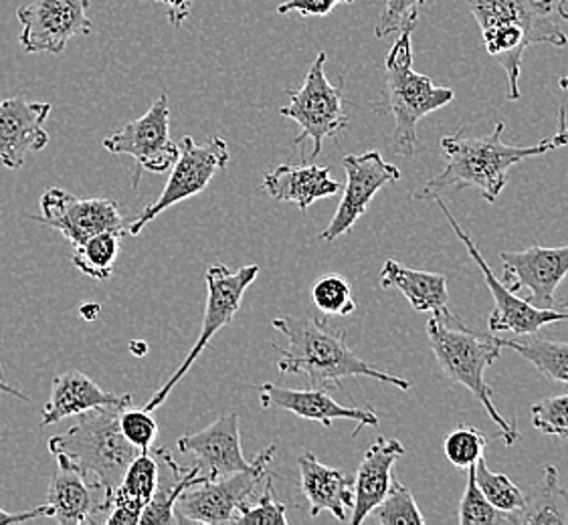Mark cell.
<instances>
[{
  "label": "cell",
  "mask_w": 568,
  "mask_h": 525,
  "mask_svg": "<svg viewBox=\"0 0 568 525\" xmlns=\"http://www.w3.org/2000/svg\"><path fill=\"white\" fill-rule=\"evenodd\" d=\"M272 326L287 338L277 370L304 374L310 389H338L344 378H373L400 390H409L407 378L393 377L354 354L344 330H329L318 318L280 316Z\"/></svg>",
  "instance_id": "obj_1"
},
{
  "label": "cell",
  "mask_w": 568,
  "mask_h": 525,
  "mask_svg": "<svg viewBox=\"0 0 568 525\" xmlns=\"http://www.w3.org/2000/svg\"><path fill=\"white\" fill-rule=\"evenodd\" d=\"M504 130L506 124L498 122L488 136L467 137L464 130L455 132L454 136H444L445 168L420 186L413 198L432 200L444 191L454 195L464 188H478L486 203H496L508 183V172L514 164L557 150L550 137H545L536 146H510L501 140Z\"/></svg>",
  "instance_id": "obj_2"
},
{
  "label": "cell",
  "mask_w": 568,
  "mask_h": 525,
  "mask_svg": "<svg viewBox=\"0 0 568 525\" xmlns=\"http://www.w3.org/2000/svg\"><path fill=\"white\" fill-rule=\"evenodd\" d=\"M484 47L508 75V100L520 97V69L530 45L567 47L555 21V0H469Z\"/></svg>",
  "instance_id": "obj_3"
},
{
  "label": "cell",
  "mask_w": 568,
  "mask_h": 525,
  "mask_svg": "<svg viewBox=\"0 0 568 525\" xmlns=\"http://www.w3.org/2000/svg\"><path fill=\"white\" fill-rule=\"evenodd\" d=\"M132 404H108L78 414L68 433L49 439V451L59 463L95 477L110 493L124 477L125 469L142 453L120 426V412Z\"/></svg>",
  "instance_id": "obj_4"
},
{
  "label": "cell",
  "mask_w": 568,
  "mask_h": 525,
  "mask_svg": "<svg viewBox=\"0 0 568 525\" xmlns=\"http://www.w3.org/2000/svg\"><path fill=\"white\" fill-rule=\"evenodd\" d=\"M427 338L439 368L479 400L489 419L500 429L504 445H516L523 434L516 429V424L501 416L486 382V370L501 356V346L496 340V333L469 330L464 321L447 326L444 321L432 318L427 323Z\"/></svg>",
  "instance_id": "obj_5"
},
{
  "label": "cell",
  "mask_w": 568,
  "mask_h": 525,
  "mask_svg": "<svg viewBox=\"0 0 568 525\" xmlns=\"http://www.w3.org/2000/svg\"><path fill=\"white\" fill-rule=\"evenodd\" d=\"M415 29L398 33L395 45L385 59L387 68V112L395 120L393 142L398 154L413 158L417 146V126L425 115L442 110L455 100L452 87H439L432 78L413 69L410 34Z\"/></svg>",
  "instance_id": "obj_6"
},
{
  "label": "cell",
  "mask_w": 568,
  "mask_h": 525,
  "mask_svg": "<svg viewBox=\"0 0 568 525\" xmlns=\"http://www.w3.org/2000/svg\"><path fill=\"white\" fill-rule=\"evenodd\" d=\"M257 275H260V265H245V267H241L237 271H229L225 262H211L206 267L205 320H203V328H201V333H199V340L189 350V354L184 358L181 368L144 404L146 411L154 412L159 409L160 404H164V400L171 397L172 389L193 368L196 358L205 352L206 346L215 338L216 331L223 330L225 326L235 320V316L240 313L243 297L247 294V289L253 286V281L257 279Z\"/></svg>",
  "instance_id": "obj_7"
},
{
  "label": "cell",
  "mask_w": 568,
  "mask_h": 525,
  "mask_svg": "<svg viewBox=\"0 0 568 525\" xmlns=\"http://www.w3.org/2000/svg\"><path fill=\"white\" fill-rule=\"evenodd\" d=\"M326 59L328 55L320 51L312 68L307 69L302 87L290 92V103L280 110V114L294 120L300 126V134L294 140L296 146H304L306 140L314 142L310 162L318 158L324 140L341 136L351 122L341 85H332L324 73Z\"/></svg>",
  "instance_id": "obj_8"
},
{
  "label": "cell",
  "mask_w": 568,
  "mask_h": 525,
  "mask_svg": "<svg viewBox=\"0 0 568 525\" xmlns=\"http://www.w3.org/2000/svg\"><path fill=\"white\" fill-rule=\"evenodd\" d=\"M277 446L270 445L263 449L257 457L253 459V467L235 473L231 477L219 481H203L199 485L189 487L176 502L174 512L176 524L196 522V524L221 525L233 524L245 503L253 502L260 483L272 475L267 467L272 463Z\"/></svg>",
  "instance_id": "obj_9"
},
{
  "label": "cell",
  "mask_w": 568,
  "mask_h": 525,
  "mask_svg": "<svg viewBox=\"0 0 568 525\" xmlns=\"http://www.w3.org/2000/svg\"><path fill=\"white\" fill-rule=\"evenodd\" d=\"M229 161H231V154H229L227 142L223 137H209L205 144H196L191 136L184 137L179 146V156L172 164L171 178L164 186L162 195L154 203H150L134 218V223L128 225V235L136 237L166 208L179 205L186 198L201 195L216 174L227 168Z\"/></svg>",
  "instance_id": "obj_10"
},
{
  "label": "cell",
  "mask_w": 568,
  "mask_h": 525,
  "mask_svg": "<svg viewBox=\"0 0 568 525\" xmlns=\"http://www.w3.org/2000/svg\"><path fill=\"white\" fill-rule=\"evenodd\" d=\"M103 148L115 156L124 154L136 161L138 171L132 181L134 188L140 184L142 171L156 174L171 171L179 156V146L171 137L169 95L162 93L159 100L150 105L146 114L105 137Z\"/></svg>",
  "instance_id": "obj_11"
},
{
  "label": "cell",
  "mask_w": 568,
  "mask_h": 525,
  "mask_svg": "<svg viewBox=\"0 0 568 525\" xmlns=\"http://www.w3.org/2000/svg\"><path fill=\"white\" fill-rule=\"evenodd\" d=\"M432 200H435L437 206L442 208V213L447 218V223L452 225V229L455 230L457 239L466 245L469 257L478 265L479 271H481L484 279H486V286L491 291L494 309L489 313L488 321L491 333L511 331V333H518V336H526V333H536L542 326H548V323L568 321V311H565V309L535 308L528 299H520V297L506 287V284H501L500 279L491 271L488 261L481 257L478 245L469 237V233L457 223V218L449 210V206L445 205L444 196H433Z\"/></svg>",
  "instance_id": "obj_12"
},
{
  "label": "cell",
  "mask_w": 568,
  "mask_h": 525,
  "mask_svg": "<svg viewBox=\"0 0 568 525\" xmlns=\"http://www.w3.org/2000/svg\"><path fill=\"white\" fill-rule=\"evenodd\" d=\"M41 215L29 218L59 230L75 247L100 233H128V223L114 198H78L53 186L41 196Z\"/></svg>",
  "instance_id": "obj_13"
},
{
  "label": "cell",
  "mask_w": 568,
  "mask_h": 525,
  "mask_svg": "<svg viewBox=\"0 0 568 525\" xmlns=\"http://www.w3.org/2000/svg\"><path fill=\"white\" fill-rule=\"evenodd\" d=\"M90 0H33L17 11L21 23L19 43L24 53L61 55L69 41L90 34Z\"/></svg>",
  "instance_id": "obj_14"
},
{
  "label": "cell",
  "mask_w": 568,
  "mask_h": 525,
  "mask_svg": "<svg viewBox=\"0 0 568 525\" xmlns=\"http://www.w3.org/2000/svg\"><path fill=\"white\" fill-rule=\"evenodd\" d=\"M346 171V186L341 205L336 208L328 227L320 233V240H336L351 233L356 220L363 217L376 193L385 186L400 181V171L395 164H388L378 150L366 154H348L342 158Z\"/></svg>",
  "instance_id": "obj_15"
},
{
  "label": "cell",
  "mask_w": 568,
  "mask_h": 525,
  "mask_svg": "<svg viewBox=\"0 0 568 525\" xmlns=\"http://www.w3.org/2000/svg\"><path fill=\"white\" fill-rule=\"evenodd\" d=\"M506 267L504 281L510 291L528 289V301L540 309H557V287L568 275V245L540 247L535 245L524 251L501 253Z\"/></svg>",
  "instance_id": "obj_16"
},
{
  "label": "cell",
  "mask_w": 568,
  "mask_h": 525,
  "mask_svg": "<svg viewBox=\"0 0 568 525\" xmlns=\"http://www.w3.org/2000/svg\"><path fill=\"white\" fill-rule=\"evenodd\" d=\"M179 451L191 453L199 461L196 467L205 481L231 477L241 471L253 467L241 451L240 414L227 412L215 423L209 424L199 433L179 439Z\"/></svg>",
  "instance_id": "obj_17"
},
{
  "label": "cell",
  "mask_w": 568,
  "mask_h": 525,
  "mask_svg": "<svg viewBox=\"0 0 568 525\" xmlns=\"http://www.w3.org/2000/svg\"><path fill=\"white\" fill-rule=\"evenodd\" d=\"M51 115V103L31 102L27 95H17L0 102V162L21 171L27 154L41 152L49 144L45 130Z\"/></svg>",
  "instance_id": "obj_18"
},
{
  "label": "cell",
  "mask_w": 568,
  "mask_h": 525,
  "mask_svg": "<svg viewBox=\"0 0 568 525\" xmlns=\"http://www.w3.org/2000/svg\"><path fill=\"white\" fill-rule=\"evenodd\" d=\"M253 389L260 392V402L265 411L282 409V411L292 412L306 421H316L326 429H329L336 419L354 421L356 429H354L353 436L361 433L364 426H376L381 423L375 409L344 406L341 402L332 399L326 389H284V387H275L272 382H265L262 387H253Z\"/></svg>",
  "instance_id": "obj_19"
},
{
  "label": "cell",
  "mask_w": 568,
  "mask_h": 525,
  "mask_svg": "<svg viewBox=\"0 0 568 525\" xmlns=\"http://www.w3.org/2000/svg\"><path fill=\"white\" fill-rule=\"evenodd\" d=\"M112 493L98 480L91 481L78 469L59 463L49 490L47 503L53 509V519L61 525L95 524L100 515L110 514Z\"/></svg>",
  "instance_id": "obj_20"
},
{
  "label": "cell",
  "mask_w": 568,
  "mask_h": 525,
  "mask_svg": "<svg viewBox=\"0 0 568 525\" xmlns=\"http://www.w3.org/2000/svg\"><path fill=\"white\" fill-rule=\"evenodd\" d=\"M297 469L310 515L318 517L322 512H329L336 519L348 522V512L354 505V475L320 463L310 451L297 459Z\"/></svg>",
  "instance_id": "obj_21"
},
{
  "label": "cell",
  "mask_w": 568,
  "mask_h": 525,
  "mask_svg": "<svg viewBox=\"0 0 568 525\" xmlns=\"http://www.w3.org/2000/svg\"><path fill=\"white\" fill-rule=\"evenodd\" d=\"M405 455V446L397 439L378 436L364 453L361 467L354 475L353 525L366 522V515L375 509L387 495L393 483V465Z\"/></svg>",
  "instance_id": "obj_22"
},
{
  "label": "cell",
  "mask_w": 568,
  "mask_h": 525,
  "mask_svg": "<svg viewBox=\"0 0 568 525\" xmlns=\"http://www.w3.org/2000/svg\"><path fill=\"white\" fill-rule=\"evenodd\" d=\"M132 394H114L95 384L80 370H68L53 378L51 397L41 411V426L59 423L81 412L108 406V404H132Z\"/></svg>",
  "instance_id": "obj_23"
},
{
  "label": "cell",
  "mask_w": 568,
  "mask_h": 525,
  "mask_svg": "<svg viewBox=\"0 0 568 525\" xmlns=\"http://www.w3.org/2000/svg\"><path fill=\"white\" fill-rule=\"evenodd\" d=\"M378 281L383 289H398L417 311H429L433 318L444 321L447 326L462 323V320L449 309V291H447V279L444 275L417 271L400 265L395 259H387Z\"/></svg>",
  "instance_id": "obj_24"
},
{
  "label": "cell",
  "mask_w": 568,
  "mask_h": 525,
  "mask_svg": "<svg viewBox=\"0 0 568 525\" xmlns=\"http://www.w3.org/2000/svg\"><path fill=\"white\" fill-rule=\"evenodd\" d=\"M262 186L277 203H294L300 210L341 193V183L329 176L328 166L316 164H280L265 172Z\"/></svg>",
  "instance_id": "obj_25"
},
{
  "label": "cell",
  "mask_w": 568,
  "mask_h": 525,
  "mask_svg": "<svg viewBox=\"0 0 568 525\" xmlns=\"http://www.w3.org/2000/svg\"><path fill=\"white\" fill-rule=\"evenodd\" d=\"M159 487V459L149 451L140 453L110 497V514L103 519L108 525H136L150 497Z\"/></svg>",
  "instance_id": "obj_26"
},
{
  "label": "cell",
  "mask_w": 568,
  "mask_h": 525,
  "mask_svg": "<svg viewBox=\"0 0 568 525\" xmlns=\"http://www.w3.org/2000/svg\"><path fill=\"white\" fill-rule=\"evenodd\" d=\"M156 457L171 471V477L166 481H162V483L159 481L156 492L150 497V502L146 503L144 512L140 515V524H176L174 507H176L179 497H181L182 493L186 492L189 487L203 483L205 477L201 475V471H199L196 465L191 469H182L181 465H176L171 453H169V449H159V451H156Z\"/></svg>",
  "instance_id": "obj_27"
},
{
  "label": "cell",
  "mask_w": 568,
  "mask_h": 525,
  "mask_svg": "<svg viewBox=\"0 0 568 525\" xmlns=\"http://www.w3.org/2000/svg\"><path fill=\"white\" fill-rule=\"evenodd\" d=\"M501 348H510L516 354L523 356L536 370L555 382L568 384V342H557L540 338L536 333L518 336V340H506L496 336Z\"/></svg>",
  "instance_id": "obj_28"
},
{
  "label": "cell",
  "mask_w": 568,
  "mask_h": 525,
  "mask_svg": "<svg viewBox=\"0 0 568 525\" xmlns=\"http://www.w3.org/2000/svg\"><path fill=\"white\" fill-rule=\"evenodd\" d=\"M518 524H568V492L560 487L555 465H546L540 487L532 495H526V505L518 514Z\"/></svg>",
  "instance_id": "obj_29"
},
{
  "label": "cell",
  "mask_w": 568,
  "mask_h": 525,
  "mask_svg": "<svg viewBox=\"0 0 568 525\" xmlns=\"http://www.w3.org/2000/svg\"><path fill=\"white\" fill-rule=\"evenodd\" d=\"M124 235L120 233H100L91 239L73 247L71 261L95 281H108L114 275V262L120 255V243Z\"/></svg>",
  "instance_id": "obj_30"
},
{
  "label": "cell",
  "mask_w": 568,
  "mask_h": 525,
  "mask_svg": "<svg viewBox=\"0 0 568 525\" xmlns=\"http://www.w3.org/2000/svg\"><path fill=\"white\" fill-rule=\"evenodd\" d=\"M474 480L478 483L479 492L486 495V500L504 514L514 515L518 525V514L526 505V493L506 473L491 471L484 457L474 465Z\"/></svg>",
  "instance_id": "obj_31"
},
{
  "label": "cell",
  "mask_w": 568,
  "mask_h": 525,
  "mask_svg": "<svg viewBox=\"0 0 568 525\" xmlns=\"http://www.w3.org/2000/svg\"><path fill=\"white\" fill-rule=\"evenodd\" d=\"M366 519H373L378 525H425V517L413 493L398 481L390 483L387 495L366 515Z\"/></svg>",
  "instance_id": "obj_32"
},
{
  "label": "cell",
  "mask_w": 568,
  "mask_h": 525,
  "mask_svg": "<svg viewBox=\"0 0 568 525\" xmlns=\"http://www.w3.org/2000/svg\"><path fill=\"white\" fill-rule=\"evenodd\" d=\"M467 485L464 500L459 503V524L462 525H516V517L496 509L479 492L474 480V465L467 467Z\"/></svg>",
  "instance_id": "obj_33"
},
{
  "label": "cell",
  "mask_w": 568,
  "mask_h": 525,
  "mask_svg": "<svg viewBox=\"0 0 568 525\" xmlns=\"http://www.w3.org/2000/svg\"><path fill=\"white\" fill-rule=\"evenodd\" d=\"M314 306L326 316H351L356 311L353 287L346 277L338 274L324 275L312 287Z\"/></svg>",
  "instance_id": "obj_34"
},
{
  "label": "cell",
  "mask_w": 568,
  "mask_h": 525,
  "mask_svg": "<svg viewBox=\"0 0 568 525\" xmlns=\"http://www.w3.org/2000/svg\"><path fill=\"white\" fill-rule=\"evenodd\" d=\"M444 451L445 457L455 467H471L486 453V434L476 426L459 424L457 429L447 434Z\"/></svg>",
  "instance_id": "obj_35"
},
{
  "label": "cell",
  "mask_w": 568,
  "mask_h": 525,
  "mask_svg": "<svg viewBox=\"0 0 568 525\" xmlns=\"http://www.w3.org/2000/svg\"><path fill=\"white\" fill-rule=\"evenodd\" d=\"M273 477L267 475L265 490L257 502L245 503L233 524L287 525V507L273 495Z\"/></svg>",
  "instance_id": "obj_36"
},
{
  "label": "cell",
  "mask_w": 568,
  "mask_h": 525,
  "mask_svg": "<svg viewBox=\"0 0 568 525\" xmlns=\"http://www.w3.org/2000/svg\"><path fill=\"white\" fill-rule=\"evenodd\" d=\"M425 2L427 0H387L385 11L381 12L375 27L376 37L381 39L390 33H400L405 29H415Z\"/></svg>",
  "instance_id": "obj_37"
},
{
  "label": "cell",
  "mask_w": 568,
  "mask_h": 525,
  "mask_svg": "<svg viewBox=\"0 0 568 525\" xmlns=\"http://www.w3.org/2000/svg\"><path fill=\"white\" fill-rule=\"evenodd\" d=\"M120 426H122L125 439L136 449H140L142 453L150 451L154 439L159 436V423L152 416V412L146 411V409L125 406L120 412Z\"/></svg>",
  "instance_id": "obj_38"
},
{
  "label": "cell",
  "mask_w": 568,
  "mask_h": 525,
  "mask_svg": "<svg viewBox=\"0 0 568 525\" xmlns=\"http://www.w3.org/2000/svg\"><path fill=\"white\" fill-rule=\"evenodd\" d=\"M532 424L540 433L568 439V394L532 404Z\"/></svg>",
  "instance_id": "obj_39"
},
{
  "label": "cell",
  "mask_w": 568,
  "mask_h": 525,
  "mask_svg": "<svg viewBox=\"0 0 568 525\" xmlns=\"http://www.w3.org/2000/svg\"><path fill=\"white\" fill-rule=\"evenodd\" d=\"M336 4H346L344 0H287L277 7L280 14L300 12L304 17H326Z\"/></svg>",
  "instance_id": "obj_40"
},
{
  "label": "cell",
  "mask_w": 568,
  "mask_h": 525,
  "mask_svg": "<svg viewBox=\"0 0 568 525\" xmlns=\"http://www.w3.org/2000/svg\"><path fill=\"white\" fill-rule=\"evenodd\" d=\"M51 515H53V509H51L49 503L33 507V509H29V512H21V514H11V512H7V509L0 507V525L24 524V522H33V519H41V517H51Z\"/></svg>",
  "instance_id": "obj_41"
},
{
  "label": "cell",
  "mask_w": 568,
  "mask_h": 525,
  "mask_svg": "<svg viewBox=\"0 0 568 525\" xmlns=\"http://www.w3.org/2000/svg\"><path fill=\"white\" fill-rule=\"evenodd\" d=\"M154 2L166 7L169 23L176 29H181L184 21L191 17V0H154Z\"/></svg>",
  "instance_id": "obj_42"
},
{
  "label": "cell",
  "mask_w": 568,
  "mask_h": 525,
  "mask_svg": "<svg viewBox=\"0 0 568 525\" xmlns=\"http://www.w3.org/2000/svg\"><path fill=\"white\" fill-rule=\"evenodd\" d=\"M565 112H567V107H565V105H560V110H558V132L555 136L550 137V140H552V144H555V148L568 146V126Z\"/></svg>",
  "instance_id": "obj_43"
},
{
  "label": "cell",
  "mask_w": 568,
  "mask_h": 525,
  "mask_svg": "<svg viewBox=\"0 0 568 525\" xmlns=\"http://www.w3.org/2000/svg\"><path fill=\"white\" fill-rule=\"evenodd\" d=\"M80 313L83 320H98V316H100V306H98V303H88V306H83V308L80 309Z\"/></svg>",
  "instance_id": "obj_44"
},
{
  "label": "cell",
  "mask_w": 568,
  "mask_h": 525,
  "mask_svg": "<svg viewBox=\"0 0 568 525\" xmlns=\"http://www.w3.org/2000/svg\"><path fill=\"white\" fill-rule=\"evenodd\" d=\"M0 392H4V394H9V397H14V399L27 400L29 402V397L21 392V390L12 389L9 384H4L2 382V368H0Z\"/></svg>",
  "instance_id": "obj_45"
},
{
  "label": "cell",
  "mask_w": 568,
  "mask_h": 525,
  "mask_svg": "<svg viewBox=\"0 0 568 525\" xmlns=\"http://www.w3.org/2000/svg\"><path fill=\"white\" fill-rule=\"evenodd\" d=\"M555 11L560 14V19L568 21V0H557L555 2Z\"/></svg>",
  "instance_id": "obj_46"
},
{
  "label": "cell",
  "mask_w": 568,
  "mask_h": 525,
  "mask_svg": "<svg viewBox=\"0 0 568 525\" xmlns=\"http://www.w3.org/2000/svg\"><path fill=\"white\" fill-rule=\"evenodd\" d=\"M130 348H132V352L136 356L146 354V343L144 342H132L130 343Z\"/></svg>",
  "instance_id": "obj_47"
},
{
  "label": "cell",
  "mask_w": 568,
  "mask_h": 525,
  "mask_svg": "<svg viewBox=\"0 0 568 525\" xmlns=\"http://www.w3.org/2000/svg\"><path fill=\"white\" fill-rule=\"evenodd\" d=\"M558 87H560V90H568V78H560V80H558Z\"/></svg>",
  "instance_id": "obj_48"
},
{
  "label": "cell",
  "mask_w": 568,
  "mask_h": 525,
  "mask_svg": "<svg viewBox=\"0 0 568 525\" xmlns=\"http://www.w3.org/2000/svg\"><path fill=\"white\" fill-rule=\"evenodd\" d=\"M560 309H565V311H568V299L565 301V303H560Z\"/></svg>",
  "instance_id": "obj_49"
}]
</instances>
